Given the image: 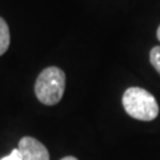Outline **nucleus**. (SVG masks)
<instances>
[{"mask_svg": "<svg viewBox=\"0 0 160 160\" xmlns=\"http://www.w3.org/2000/svg\"><path fill=\"white\" fill-rule=\"evenodd\" d=\"M124 111L142 122H151L159 115V104L152 93L140 87H129L122 99Z\"/></svg>", "mask_w": 160, "mask_h": 160, "instance_id": "obj_1", "label": "nucleus"}, {"mask_svg": "<svg viewBox=\"0 0 160 160\" xmlns=\"http://www.w3.org/2000/svg\"><path fill=\"white\" fill-rule=\"evenodd\" d=\"M66 89V73L58 67H47L39 73L35 93L44 106H55L62 100Z\"/></svg>", "mask_w": 160, "mask_h": 160, "instance_id": "obj_2", "label": "nucleus"}, {"mask_svg": "<svg viewBox=\"0 0 160 160\" xmlns=\"http://www.w3.org/2000/svg\"><path fill=\"white\" fill-rule=\"evenodd\" d=\"M19 151L23 160H49L48 149L43 143L31 136H24L19 142Z\"/></svg>", "mask_w": 160, "mask_h": 160, "instance_id": "obj_3", "label": "nucleus"}, {"mask_svg": "<svg viewBox=\"0 0 160 160\" xmlns=\"http://www.w3.org/2000/svg\"><path fill=\"white\" fill-rule=\"evenodd\" d=\"M9 43H11V35L8 24L3 18H0V56L7 52Z\"/></svg>", "mask_w": 160, "mask_h": 160, "instance_id": "obj_4", "label": "nucleus"}, {"mask_svg": "<svg viewBox=\"0 0 160 160\" xmlns=\"http://www.w3.org/2000/svg\"><path fill=\"white\" fill-rule=\"evenodd\" d=\"M149 62L160 75V46H156L149 52Z\"/></svg>", "mask_w": 160, "mask_h": 160, "instance_id": "obj_5", "label": "nucleus"}, {"mask_svg": "<svg viewBox=\"0 0 160 160\" xmlns=\"http://www.w3.org/2000/svg\"><path fill=\"white\" fill-rule=\"evenodd\" d=\"M0 160H23V156H22V153H20L19 151V148H15L11 151V153L7 155V156H4Z\"/></svg>", "mask_w": 160, "mask_h": 160, "instance_id": "obj_6", "label": "nucleus"}, {"mask_svg": "<svg viewBox=\"0 0 160 160\" xmlns=\"http://www.w3.org/2000/svg\"><path fill=\"white\" fill-rule=\"evenodd\" d=\"M60 160H78L75 156H66V158H63V159H60Z\"/></svg>", "mask_w": 160, "mask_h": 160, "instance_id": "obj_7", "label": "nucleus"}, {"mask_svg": "<svg viewBox=\"0 0 160 160\" xmlns=\"http://www.w3.org/2000/svg\"><path fill=\"white\" fill-rule=\"evenodd\" d=\"M156 36H158V39H159V42H160V26H159V28H158V31H156Z\"/></svg>", "mask_w": 160, "mask_h": 160, "instance_id": "obj_8", "label": "nucleus"}]
</instances>
